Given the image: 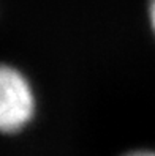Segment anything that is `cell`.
I'll return each mask as SVG.
<instances>
[{
  "label": "cell",
  "mask_w": 155,
  "mask_h": 156,
  "mask_svg": "<svg viewBox=\"0 0 155 156\" xmlns=\"http://www.w3.org/2000/svg\"><path fill=\"white\" fill-rule=\"evenodd\" d=\"M35 96L29 80L13 66L0 65V133H16L32 120Z\"/></svg>",
  "instance_id": "obj_1"
},
{
  "label": "cell",
  "mask_w": 155,
  "mask_h": 156,
  "mask_svg": "<svg viewBox=\"0 0 155 156\" xmlns=\"http://www.w3.org/2000/svg\"><path fill=\"white\" fill-rule=\"evenodd\" d=\"M149 14H150V24H152V29H153V32H155V0H150Z\"/></svg>",
  "instance_id": "obj_2"
},
{
  "label": "cell",
  "mask_w": 155,
  "mask_h": 156,
  "mask_svg": "<svg viewBox=\"0 0 155 156\" xmlns=\"http://www.w3.org/2000/svg\"><path fill=\"white\" fill-rule=\"evenodd\" d=\"M127 156H155L153 151H135V153H130Z\"/></svg>",
  "instance_id": "obj_3"
}]
</instances>
